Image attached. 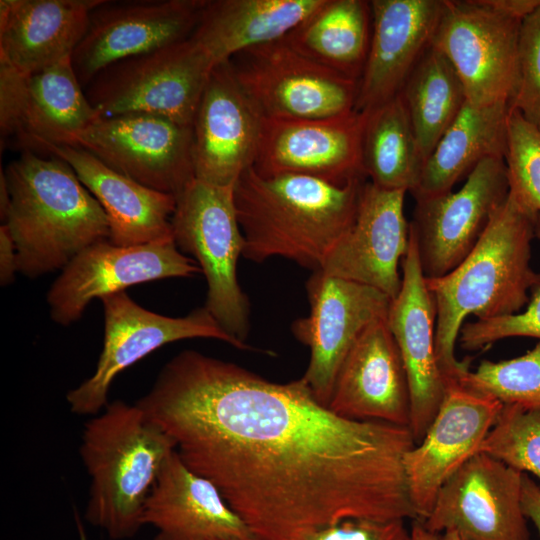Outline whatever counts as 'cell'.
Masks as SVG:
<instances>
[{
    "instance_id": "cell-1",
    "label": "cell",
    "mask_w": 540,
    "mask_h": 540,
    "mask_svg": "<svg viewBox=\"0 0 540 540\" xmlns=\"http://www.w3.org/2000/svg\"><path fill=\"white\" fill-rule=\"evenodd\" d=\"M136 404L262 540L345 519H417L403 464L411 429L341 417L302 378L272 382L184 350Z\"/></svg>"
},
{
    "instance_id": "cell-2",
    "label": "cell",
    "mask_w": 540,
    "mask_h": 540,
    "mask_svg": "<svg viewBox=\"0 0 540 540\" xmlns=\"http://www.w3.org/2000/svg\"><path fill=\"white\" fill-rule=\"evenodd\" d=\"M538 216L509 190L467 257L448 274L425 278L436 306V355L446 386L470 370L469 361L455 354L464 320L516 314L540 288V273L531 266Z\"/></svg>"
},
{
    "instance_id": "cell-3",
    "label": "cell",
    "mask_w": 540,
    "mask_h": 540,
    "mask_svg": "<svg viewBox=\"0 0 540 540\" xmlns=\"http://www.w3.org/2000/svg\"><path fill=\"white\" fill-rule=\"evenodd\" d=\"M365 179L336 185L304 175L262 176L248 168L234 186L242 256L253 262L284 257L320 270L354 221Z\"/></svg>"
},
{
    "instance_id": "cell-4",
    "label": "cell",
    "mask_w": 540,
    "mask_h": 540,
    "mask_svg": "<svg viewBox=\"0 0 540 540\" xmlns=\"http://www.w3.org/2000/svg\"><path fill=\"white\" fill-rule=\"evenodd\" d=\"M10 195L4 223L18 272L28 278L63 270L89 246L108 240L107 216L70 165L24 150L3 172Z\"/></svg>"
},
{
    "instance_id": "cell-5",
    "label": "cell",
    "mask_w": 540,
    "mask_h": 540,
    "mask_svg": "<svg viewBox=\"0 0 540 540\" xmlns=\"http://www.w3.org/2000/svg\"><path fill=\"white\" fill-rule=\"evenodd\" d=\"M175 442L137 405L108 403L84 426L80 457L90 478L85 518L114 540L143 525L145 502Z\"/></svg>"
},
{
    "instance_id": "cell-6",
    "label": "cell",
    "mask_w": 540,
    "mask_h": 540,
    "mask_svg": "<svg viewBox=\"0 0 540 540\" xmlns=\"http://www.w3.org/2000/svg\"><path fill=\"white\" fill-rule=\"evenodd\" d=\"M171 224L176 246L192 256L206 278L205 307L225 332L246 343L250 305L237 277L245 240L234 186L194 179L176 198Z\"/></svg>"
},
{
    "instance_id": "cell-7",
    "label": "cell",
    "mask_w": 540,
    "mask_h": 540,
    "mask_svg": "<svg viewBox=\"0 0 540 540\" xmlns=\"http://www.w3.org/2000/svg\"><path fill=\"white\" fill-rule=\"evenodd\" d=\"M215 66L188 38L106 67L85 88V94L102 117L145 113L192 126Z\"/></svg>"
},
{
    "instance_id": "cell-8",
    "label": "cell",
    "mask_w": 540,
    "mask_h": 540,
    "mask_svg": "<svg viewBox=\"0 0 540 540\" xmlns=\"http://www.w3.org/2000/svg\"><path fill=\"white\" fill-rule=\"evenodd\" d=\"M522 20L491 0H444L432 46L453 66L468 102L512 105L519 85Z\"/></svg>"
},
{
    "instance_id": "cell-9",
    "label": "cell",
    "mask_w": 540,
    "mask_h": 540,
    "mask_svg": "<svg viewBox=\"0 0 540 540\" xmlns=\"http://www.w3.org/2000/svg\"><path fill=\"white\" fill-rule=\"evenodd\" d=\"M229 61L265 119H320L355 111L358 82L304 56L283 38L246 49Z\"/></svg>"
},
{
    "instance_id": "cell-10",
    "label": "cell",
    "mask_w": 540,
    "mask_h": 540,
    "mask_svg": "<svg viewBox=\"0 0 540 540\" xmlns=\"http://www.w3.org/2000/svg\"><path fill=\"white\" fill-rule=\"evenodd\" d=\"M100 300L104 308V342L96 369L66 396L70 411L77 415L100 413L108 404L116 376L168 343L212 338L237 349H252L225 332L205 306L183 317H169L140 306L125 291Z\"/></svg>"
},
{
    "instance_id": "cell-11",
    "label": "cell",
    "mask_w": 540,
    "mask_h": 540,
    "mask_svg": "<svg viewBox=\"0 0 540 540\" xmlns=\"http://www.w3.org/2000/svg\"><path fill=\"white\" fill-rule=\"evenodd\" d=\"M69 146L176 198L195 179L192 126L166 117L145 113L100 117Z\"/></svg>"
},
{
    "instance_id": "cell-12",
    "label": "cell",
    "mask_w": 540,
    "mask_h": 540,
    "mask_svg": "<svg viewBox=\"0 0 540 540\" xmlns=\"http://www.w3.org/2000/svg\"><path fill=\"white\" fill-rule=\"evenodd\" d=\"M508 193L505 159L488 158L458 191L415 199L410 228L426 279L448 274L467 257Z\"/></svg>"
},
{
    "instance_id": "cell-13",
    "label": "cell",
    "mask_w": 540,
    "mask_h": 540,
    "mask_svg": "<svg viewBox=\"0 0 540 540\" xmlns=\"http://www.w3.org/2000/svg\"><path fill=\"white\" fill-rule=\"evenodd\" d=\"M102 117L89 102L71 58L23 73L0 61V127L24 150L70 145Z\"/></svg>"
},
{
    "instance_id": "cell-14",
    "label": "cell",
    "mask_w": 540,
    "mask_h": 540,
    "mask_svg": "<svg viewBox=\"0 0 540 540\" xmlns=\"http://www.w3.org/2000/svg\"><path fill=\"white\" fill-rule=\"evenodd\" d=\"M310 313L292 324L293 335L310 349L302 377L328 406L337 372L348 351L372 323L387 318L391 299L381 291L313 272L306 283Z\"/></svg>"
},
{
    "instance_id": "cell-15",
    "label": "cell",
    "mask_w": 540,
    "mask_h": 540,
    "mask_svg": "<svg viewBox=\"0 0 540 540\" xmlns=\"http://www.w3.org/2000/svg\"><path fill=\"white\" fill-rule=\"evenodd\" d=\"M207 0L110 2L93 10L87 30L72 54L75 74L85 89L106 67L190 38Z\"/></svg>"
},
{
    "instance_id": "cell-16",
    "label": "cell",
    "mask_w": 540,
    "mask_h": 540,
    "mask_svg": "<svg viewBox=\"0 0 540 540\" xmlns=\"http://www.w3.org/2000/svg\"><path fill=\"white\" fill-rule=\"evenodd\" d=\"M198 273L202 272L196 261L174 241L127 247L100 241L78 254L52 283L47 293L50 317L68 326L81 318L95 298L149 281Z\"/></svg>"
},
{
    "instance_id": "cell-17",
    "label": "cell",
    "mask_w": 540,
    "mask_h": 540,
    "mask_svg": "<svg viewBox=\"0 0 540 540\" xmlns=\"http://www.w3.org/2000/svg\"><path fill=\"white\" fill-rule=\"evenodd\" d=\"M522 474L478 452L444 483L422 522L434 533L451 530L464 540H530Z\"/></svg>"
},
{
    "instance_id": "cell-18",
    "label": "cell",
    "mask_w": 540,
    "mask_h": 540,
    "mask_svg": "<svg viewBox=\"0 0 540 540\" xmlns=\"http://www.w3.org/2000/svg\"><path fill=\"white\" fill-rule=\"evenodd\" d=\"M502 408L500 401L459 383L447 386L425 435L403 460L408 493L418 520L429 516L444 483L479 452Z\"/></svg>"
},
{
    "instance_id": "cell-19",
    "label": "cell",
    "mask_w": 540,
    "mask_h": 540,
    "mask_svg": "<svg viewBox=\"0 0 540 540\" xmlns=\"http://www.w3.org/2000/svg\"><path fill=\"white\" fill-rule=\"evenodd\" d=\"M365 114L320 119H265L253 168L262 176L304 175L344 185L366 178Z\"/></svg>"
},
{
    "instance_id": "cell-20",
    "label": "cell",
    "mask_w": 540,
    "mask_h": 540,
    "mask_svg": "<svg viewBox=\"0 0 540 540\" xmlns=\"http://www.w3.org/2000/svg\"><path fill=\"white\" fill-rule=\"evenodd\" d=\"M262 125L263 117L239 84L230 61L217 64L192 123L195 179L235 186L254 165Z\"/></svg>"
},
{
    "instance_id": "cell-21",
    "label": "cell",
    "mask_w": 540,
    "mask_h": 540,
    "mask_svg": "<svg viewBox=\"0 0 540 540\" xmlns=\"http://www.w3.org/2000/svg\"><path fill=\"white\" fill-rule=\"evenodd\" d=\"M405 194L366 181L353 223L333 246L320 271L375 288L395 299L402 284L399 264L410 240V223L404 216Z\"/></svg>"
},
{
    "instance_id": "cell-22",
    "label": "cell",
    "mask_w": 540,
    "mask_h": 540,
    "mask_svg": "<svg viewBox=\"0 0 540 540\" xmlns=\"http://www.w3.org/2000/svg\"><path fill=\"white\" fill-rule=\"evenodd\" d=\"M402 284L391 300L387 323L399 348L411 399L410 429L418 444L436 416L446 393L436 346V306L422 272L416 238L410 228L401 261Z\"/></svg>"
},
{
    "instance_id": "cell-23",
    "label": "cell",
    "mask_w": 540,
    "mask_h": 540,
    "mask_svg": "<svg viewBox=\"0 0 540 540\" xmlns=\"http://www.w3.org/2000/svg\"><path fill=\"white\" fill-rule=\"evenodd\" d=\"M327 407L347 419L410 428L408 377L387 318L372 323L354 342L337 372Z\"/></svg>"
},
{
    "instance_id": "cell-24",
    "label": "cell",
    "mask_w": 540,
    "mask_h": 540,
    "mask_svg": "<svg viewBox=\"0 0 540 540\" xmlns=\"http://www.w3.org/2000/svg\"><path fill=\"white\" fill-rule=\"evenodd\" d=\"M372 34L355 111L369 112L400 94L432 45L444 0H373Z\"/></svg>"
},
{
    "instance_id": "cell-25",
    "label": "cell",
    "mask_w": 540,
    "mask_h": 540,
    "mask_svg": "<svg viewBox=\"0 0 540 540\" xmlns=\"http://www.w3.org/2000/svg\"><path fill=\"white\" fill-rule=\"evenodd\" d=\"M31 151L45 152L72 167L103 208L112 244L127 247L174 241L175 196L138 183L79 147L40 143Z\"/></svg>"
},
{
    "instance_id": "cell-26",
    "label": "cell",
    "mask_w": 540,
    "mask_h": 540,
    "mask_svg": "<svg viewBox=\"0 0 540 540\" xmlns=\"http://www.w3.org/2000/svg\"><path fill=\"white\" fill-rule=\"evenodd\" d=\"M143 525L153 540H235L254 536L219 489L192 471L174 450L145 502Z\"/></svg>"
},
{
    "instance_id": "cell-27",
    "label": "cell",
    "mask_w": 540,
    "mask_h": 540,
    "mask_svg": "<svg viewBox=\"0 0 540 540\" xmlns=\"http://www.w3.org/2000/svg\"><path fill=\"white\" fill-rule=\"evenodd\" d=\"M103 1L1 0L0 61L30 73L72 58Z\"/></svg>"
},
{
    "instance_id": "cell-28",
    "label": "cell",
    "mask_w": 540,
    "mask_h": 540,
    "mask_svg": "<svg viewBox=\"0 0 540 540\" xmlns=\"http://www.w3.org/2000/svg\"><path fill=\"white\" fill-rule=\"evenodd\" d=\"M323 0H207L190 36L217 65L285 37Z\"/></svg>"
},
{
    "instance_id": "cell-29",
    "label": "cell",
    "mask_w": 540,
    "mask_h": 540,
    "mask_svg": "<svg viewBox=\"0 0 540 540\" xmlns=\"http://www.w3.org/2000/svg\"><path fill=\"white\" fill-rule=\"evenodd\" d=\"M511 105L465 102L423 164L415 199L452 191L483 160L503 158L507 150Z\"/></svg>"
},
{
    "instance_id": "cell-30",
    "label": "cell",
    "mask_w": 540,
    "mask_h": 540,
    "mask_svg": "<svg viewBox=\"0 0 540 540\" xmlns=\"http://www.w3.org/2000/svg\"><path fill=\"white\" fill-rule=\"evenodd\" d=\"M372 34L370 1L323 0L283 39L328 69L359 81Z\"/></svg>"
},
{
    "instance_id": "cell-31",
    "label": "cell",
    "mask_w": 540,
    "mask_h": 540,
    "mask_svg": "<svg viewBox=\"0 0 540 540\" xmlns=\"http://www.w3.org/2000/svg\"><path fill=\"white\" fill-rule=\"evenodd\" d=\"M364 114L365 177L383 189L414 192L424 161L401 95Z\"/></svg>"
},
{
    "instance_id": "cell-32",
    "label": "cell",
    "mask_w": 540,
    "mask_h": 540,
    "mask_svg": "<svg viewBox=\"0 0 540 540\" xmlns=\"http://www.w3.org/2000/svg\"><path fill=\"white\" fill-rule=\"evenodd\" d=\"M400 95L425 162L467 101L463 85L449 60L431 45Z\"/></svg>"
},
{
    "instance_id": "cell-33",
    "label": "cell",
    "mask_w": 540,
    "mask_h": 540,
    "mask_svg": "<svg viewBox=\"0 0 540 540\" xmlns=\"http://www.w3.org/2000/svg\"><path fill=\"white\" fill-rule=\"evenodd\" d=\"M459 384L503 405L540 410V340L519 357L483 360L474 371L463 375Z\"/></svg>"
},
{
    "instance_id": "cell-34",
    "label": "cell",
    "mask_w": 540,
    "mask_h": 540,
    "mask_svg": "<svg viewBox=\"0 0 540 540\" xmlns=\"http://www.w3.org/2000/svg\"><path fill=\"white\" fill-rule=\"evenodd\" d=\"M479 452L540 481V410L503 405Z\"/></svg>"
},
{
    "instance_id": "cell-35",
    "label": "cell",
    "mask_w": 540,
    "mask_h": 540,
    "mask_svg": "<svg viewBox=\"0 0 540 540\" xmlns=\"http://www.w3.org/2000/svg\"><path fill=\"white\" fill-rule=\"evenodd\" d=\"M505 163L509 190L540 214V130L515 109L508 119Z\"/></svg>"
},
{
    "instance_id": "cell-36",
    "label": "cell",
    "mask_w": 540,
    "mask_h": 540,
    "mask_svg": "<svg viewBox=\"0 0 540 540\" xmlns=\"http://www.w3.org/2000/svg\"><path fill=\"white\" fill-rule=\"evenodd\" d=\"M536 236L540 239V214ZM509 337H534L540 340V288L532 294L524 311L463 324L458 340L463 349L477 351Z\"/></svg>"
},
{
    "instance_id": "cell-37",
    "label": "cell",
    "mask_w": 540,
    "mask_h": 540,
    "mask_svg": "<svg viewBox=\"0 0 540 540\" xmlns=\"http://www.w3.org/2000/svg\"><path fill=\"white\" fill-rule=\"evenodd\" d=\"M519 85L511 109L540 122V5L523 18L518 42Z\"/></svg>"
},
{
    "instance_id": "cell-38",
    "label": "cell",
    "mask_w": 540,
    "mask_h": 540,
    "mask_svg": "<svg viewBox=\"0 0 540 540\" xmlns=\"http://www.w3.org/2000/svg\"><path fill=\"white\" fill-rule=\"evenodd\" d=\"M289 540H411V533L404 520L345 519Z\"/></svg>"
},
{
    "instance_id": "cell-39",
    "label": "cell",
    "mask_w": 540,
    "mask_h": 540,
    "mask_svg": "<svg viewBox=\"0 0 540 540\" xmlns=\"http://www.w3.org/2000/svg\"><path fill=\"white\" fill-rule=\"evenodd\" d=\"M17 269V251L6 224L0 226V284L7 286L14 281Z\"/></svg>"
},
{
    "instance_id": "cell-40",
    "label": "cell",
    "mask_w": 540,
    "mask_h": 540,
    "mask_svg": "<svg viewBox=\"0 0 540 540\" xmlns=\"http://www.w3.org/2000/svg\"><path fill=\"white\" fill-rule=\"evenodd\" d=\"M521 505L525 517L537 528L540 538V485L522 474Z\"/></svg>"
},
{
    "instance_id": "cell-41",
    "label": "cell",
    "mask_w": 540,
    "mask_h": 540,
    "mask_svg": "<svg viewBox=\"0 0 540 540\" xmlns=\"http://www.w3.org/2000/svg\"><path fill=\"white\" fill-rule=\"evenodd\" d=\"M411 540H439V534L428 530L421 520H414L410 530Z\"/></svg>"
},
{
    "instance_id": "cell-42",
    "label": "cell",
    "mask_w": 540,
    "mask_h": 540,
    "mask_svg": "<svg viewBox=\"0 0 540 540\" xmlns=\"http://www.w3.org/2000/svg\"><path fill=\"white\" fill-rule=\"evenodd\" d=\"M10 206V195L3 171L0 174V217L4 223Z\"/></svg>"
},
{
    "instance_id": "cell-43",
    "label": "cell",
    "mask_w": 540,
    "mask_h": 540,
    "mask_svg": "<svg viewBox=\"0 0 540 540\" xmlns=\"http://www.w3.org/2000/svg\"><path fill=\"white\" fill-rule=\"evenodd\" d=\"M439 540H464L455 531H444L439 534Z\"/></svg>"
},
{
    "instance_id": "cell-44",
    "label": "cell",
    "mask_w": 540,
    "mask_h": 540,
    "mask_svg": "<svg viewBox=\"0 0 540 540\" xmlns=\"http://www.w3.org/2000/svg\"><path fill=\"white\" fill-rule=\"evenodd\" d=\"M76 523H77V529H78V534H79V539L80 540H88L87 537H86V533H85V530L83 528V525L79 519V517H76Z\"/></svg>"
},
{
    "instance_id": "cell-45",
    "label": "cell",
    "mask_w": 540,
    "mask_h": 540,
    "mask_svg": "<svg viewBox=\"0 0 540 540\" xmlns=\"http://www.w3.org/2000/svg\"><path fill=\"white\" fill-rule=\"evenodd\" d=\"M235 540H262L256 536H250V537H246V538H242V539H235Z\"/></svg>"
},
{
    "instance_id": "cell-46",
    "label": "cell",
    "mask_w": 540,
    "mask_h": 540,
    "mask_svg": "<svg viewBox=\"0 0 540 540\" xmlns=\"http://www.w3.org/2000/svg\"><path fill=\"white\" fill-rule=\"evenodd\" d=\"M537 126H538V128H539V130H540V122L537 124Z\"/></svg>"
}]
</instances>
